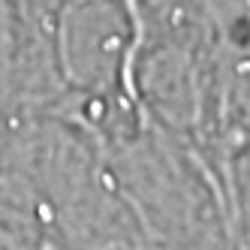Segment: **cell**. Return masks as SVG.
Returning <instances> with one entry per match:
<instances>
[{"instance_id": "cell-1", "label": "cell", "mask_w": 250, "mask_h": 250, "mask_svg": "<svg viewBox=\"0 0 250 250\" xmlns=\"http://www.w3.org/2000/svg\"><path fill=\"white\" fill-rule=\"evenodd\" d=\"M139 21L133 0H51V55L61 100H73L79 118L112 127L130 105L127 79Z\"/></svg>"}, {"instance_id": "cell-2", "label": "cell", "mask_w": 250, "mask_h": 250, "mask_svg": "<svg viewBox=\"0 0 250 250\" xmlns=\"http://www.w3.org/2000/svg\"><path fill=\"white\" fill-rule=\"evenodd\" d=\"M0 250H61L58 214L6 160H0Z\"/></svg>"}]
</instances>
